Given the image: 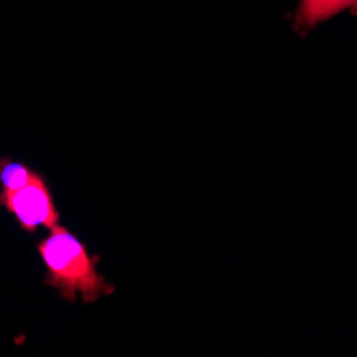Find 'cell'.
<instances>
[{"label": "cell", "instance_id": "1", "mask_svg": "<svg viewBox=\"0 0 357 357\" xmlns=\"http://www.w3.org/2000/svg\"><path fill=\"white\" fill-rule=\"evenodd\" d=\"M39 255L47 270V284L58 289L67 302L82 298L92 304L114 294V284L99 272V257L67 229L56 227L52 236L39 242Z\"/></svg>", "mask_w": 357, "mask_h": 357}, {"label": "cell", "instance_id": "2", "mask_svg": "<svg viewBox=\"0 0 357 357\" xmlns=\"http://www.w3.org/2000/svg\"><path fill=\"white\" fill-rule=\"evenodd\" d=\"M0 204L15 216L24 231H35L39 227L52 231L60 227V214L56 210L52 190L37 172L22 188L0 192Z\"/></svg>", "mask_w": 357, "mask_h": 357}, {"label": "cell", "instance_id": "3", "mask_svg": "<svg viewBox=\"0 0 357 357\" xmlns=\"http://www.w3.org/2000/svg\"><path fill=\"white\" fill-rule=\"evenodd\" d=\"M342 13L357 17V0H298L296 11L289 15L291 30L306 39L314 28Z\"/></svg>", "mask_w": 357, "mask_h": 357}, {"label": "cell", "instance_id": "4", "mask_svg": "<svg viewBox=\"0 0 357 357\" xmlns=\"http://www.w3.org/2000/svg\"><path fill=\"white\" fill-rule=\"evenodd\" d=\"M35 172L28 169L24 163L13 158H0V184H3V190L0 192H9V190H17L22 188Z\"/></svg>", "mask_w": 357, "mask_h": 357}]
</instances>
